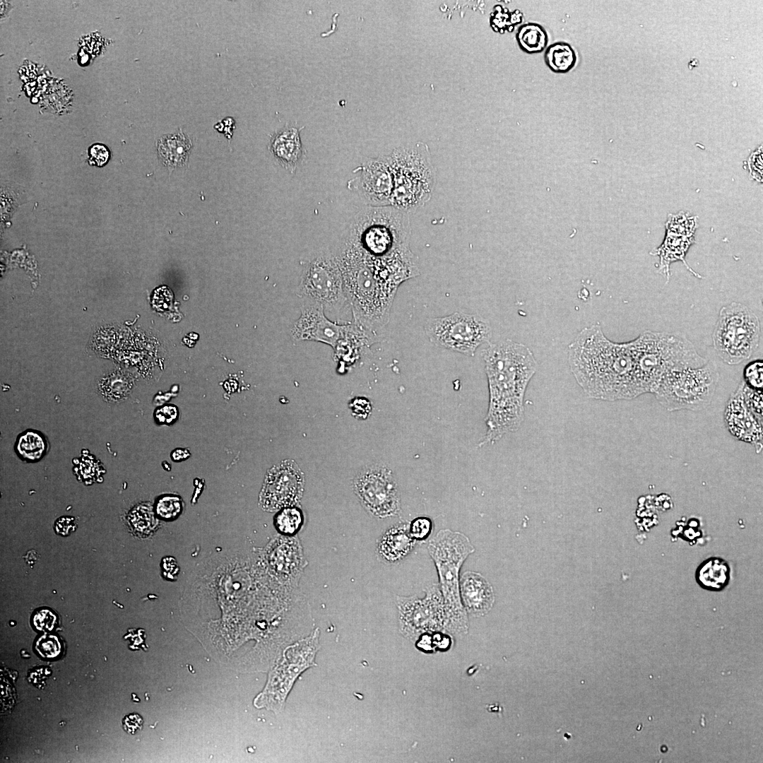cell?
Segmentation results:
<instances>
[{"label":"cell","instance_id":"cell-6","mask_svg":"<svg viewBox=\"0 0 763 763\" xmlns=\"http://www.w3.org/2000/svg\"><path fill=\"white\" fill-rule=\"evenodd\" d=\"M644 393H653L668 372L699 367L708 360L681 334L645 331L633 340Z\"/></svg>","mask_w":763,"mask_h":763},{"label":"cell","instance_id":"cell-9","mask_svg":"<svg viewBox=\"0 0 763 763\" xmlns=\"http://www.w3.org/2000/svg\"><path fill=\"white\" fill-rule=\"evenodd\" d=\"M760 323L746 305L733 302L721 307L712 334L718 356L728 365L750 359L759 345Z\"/></svg>","mask_w":763,"mask_h":763},{"label":"cell","instance_id":"cell-31","mask_svg":"<svg viewBox=\"0 0 763 763\" xmlns=\"http://www.w3.org/2000/svg\"><path fill=\"white\" fill-rule=\"evenodd\" d=\"M763 362L757 360L748 363L743 370V382L749 388L762 391L763 386Z\"/></svg>","mask_w":763,"mask_h":763},{"label":"cell","instance_id":"cell-16","mask_svg":"<svg viewBox=\"0 0 763 763\" xmlns=\"http://www.w3.org/2000/svg\"><path fill=\"white\" fill-rule=\"evenodd\" d=\"M348 327L329 320L323 305L304 300L300 317L293 324L291 335L297 341H314L336 348Z\"/></svg>","mask_w":763,"mask_h":763},{"label":"cell","instance_id":"cell-29","mask_svg":"<svg viewBox=\"0 0 763 763\" xmlns=\"http://www.w3.org/2000/svg\"><path fill=\"white\" fill-rule=\"evenodd\" d=\"M182 509V500L179 497L166 495L160 498L155 506L156 514L163 519H172L177 517Z\"/></svg>","mask_w":763,"mask_h":763},{"label":"cell","instance_id":"cell-5","mask_svg":"<svg viewBox=\"0 0 763 763\" xmlns=\"http://www.w3.org/2000/svg\"><path fill=\"white\" fill-rule=\"evenodd\" d=\"M388 157L394 181L390 206L408 213L425 206L436 186V171L427 145L412 143L394 149Z\"/></svg>","mask_w":763,"mask_h":763},{"label":"cell","instance_id":"cell-32","mask_svg":"<svg viewBox=\"0 0 763 763\" xmlns=\"http://www.w3.org/2000/svg\"><path fill=\"white\" fill-rule=\"evenodd\" d=\"M742 393L744 402L749 410L756 419L762 424V391L754 390L747 386L742 381Z\"/></svg>","mask_w":763,"mask_h":763},{"label":"cell","instance_id":"cell-27","mask_svg":"<svg viewBox=\"0 0 763 763\" xmlns=\"http://www.w3.org/2000/svg\"><path fill=\"white\" fill-rule=\"evenodd\" d=\"M128 521L132 531L140 537L150 536L158 524L153 507L148 504H138L132 509Z\"/></svg>","mask_w":763,"mask_h":763},{"label":"cell","instance_id":"cell-12","mask_svg":"<svg viewBox=\"0 0 763 763\" xmlns=\"http://www.w3.org/2000/svg\"><path fill=\"white\" fill-rule=\"evenodd\" d=\"M424 591L422 598L396 596L399 631L412 641L425 634L444 632L445 610L439 584L429 585Z\"/></svg>","mask_w":763,"mask_h":763},{"label":"cell","instance_id":"cell-35","mask_svg":"<svg viewBox=\"0 0 763 763\" xmlns=\"http://www.w3.org/2000/svg\"><path fill=\"white\" fill-rule=\"evenodd\" d=\"M98 465L99 464H98L97 462H95L94 456L93 457V456H91V457L88 456V466H89L88 468H92L93 467H95V466H98ZM74 466H75L74 470L76 471V474L77 475L78 477H79L82 480V481L88 483V482H90H90H94L95 480H97V478L99 476L98 474L100 473V471L90 470V469L88 470V468H87V466H88L87 457H86V459H81V461L79 463H78L77 464L74 463Z\"/></svg>","mask_w":763,"mask_h":763},{"label":"cell","instance_id":"cell-33","mask_svg":"<svg viewBox=\"0 0 763 763\" xmlns=\"http://www.w3.org/2000/svg\"><path fill=\"white\" fill-rule=\"evenodd\" d=\"M432 528L433 524L429 517L419 516L410 522L408 531L415 541L423 540L430 535Z\"/></svg>","mask_w":763,"mask_h":763},{"label":"cell","instance_id":"cell-30","mask_svg":"<svg viewBox=\"0 0 763 763\" xmlns=\"http://www.w3.org/2000/svg\"><path fill=\"white\" fill-rule=\"evenodd\" d=\"M35 649L43 658H54L59 656L61 651V645L57 636L45 634L37 640Z\"/></svg>","mask_w":763,"mask_h":763},{"label":"cell","instance_id":"cell-43","mask_svg":"<svg viewBox=\"0 0 763 763\" xmlns=\"http://www.w3.org/2000/svg\"><path fill=\"white\" fill-rule=\"evenodd\" d=\"M698 64H699V61L696 59H694L691 60L689 62V65H688L689 69H694V67L698 66Z\"/></svg>","mask_w":763,"mask_h":763},{"label":"cell","instance_id":"cell-40","mask_svg":"<svg viewBox=\"0 0 763 763\" xmlns=\"http://www.w3.org/2000/svg\"><path fill=\"white\" fill-rule=\"evenodd\" d=\"M143 718L138 714H129L124 716L122 720L124 730L131 735H134L140 731L143 727Z\"/></svg>","mask_w":763,"mask_h":763},{"label":"cell","instance_id":"cell-37","mask_svg":"<svg viewBox=\"0 0 763 763\" xmlns=\"http://www.w3.org/2000/svg\"><path fill=\"white\" fill-rule=\"evenodd\" d=\"M54 528L58 535L66 536L76 531L77 524L74 517L63 516L56 520Z\"/></svg>","mask_w":763,"mask_h":763},{"label":"cell","instance_id":"cell-10","mask_svg":"<svg viewBox=\"0 0 763 763\" xmlns=\"http://www.w3.org/2000/svg\"><path fill=\"white\" fill-rule=\"evenodd\" d=\"M424 331L436 346L468 356L473 355L477 348L489 343L492 337V327L487 319L478 314L459 312L427 319Z\"/></svg>","mask_w":763,"mask_h":763},{"label":"cell","instance_id":"cell-1","mask_svg":"<svg viewBox=\"0 0 763 763\" xmlns=\"http://www.w3.org/2000/svg\"><path fill=\"white\" fill-rule=\"evenodd\" d=\"M568 362L578 384L590 398L614 401L643 394L632 341H610L599 325L583 329L568 347Z\"/></svg>","mask_w":763,"mask_h":763},{"label":"cell","instance_id":"cell-28","mask_svg":"<svg viewBox=\"0 0 763 763\" xmlns=\"http://www.w3.org/2000/svg\"><path fill=\"white\" fill-rule=\"evenodd\" d=\"M302 524V513L295 506L280 509L275 519V524L278 531L288 536L297 533Z\"/></svg>","mask_w":763,"mask_h":763},{"label":"cell","instance_id":"cell-26","mask_svg":"<svg viewBox=\"0 0 763 763\" xmlns=\"http://www.w3.org/2000/svg\"><path fill=\"white\" fill-rule=\"evenodd\" d=\"M516 37L520 49L529 54L541 53L548 47V33L545 29L537 23L521 25L518 29Z\"/></svg>","mask_w":763,"mask_h":763},{"label":"cell","instance_id":"cell-34","mask_svg":"<svg viewBox=\"0 0 763 763\" xmlns=\"http://www.w3.org/2000/svg\"><path fill=\"white\" fill-rule=\"evenodd\" d=\"M57 621V616L48 609L37 611L32 617V623L36 629L45 632L52 631Z\"/></svg>","mask_w":763,"mask_h":763},{"label":"cell","instance_id":"cell-41","mask_svg":"<svg viewBox=\"0 0 763 763\" xmlns=\"http://www.w3.org/2000/svg\"><path fill=\"white\" fill-rule=\"evenodd\" d=\"M164 574L167 579H172L178 574V567L174 558L168 557L162 560Z\"/></svg>","mask_w":763,"mask_h":763},{"label":"cell","instance_id":"cell-8","mask_svg":"<svg viewBox=\"0 0 763 763\" xmlns=\"http://www.w3.org/2000/svg\"><path fill=\"white\" fill-rule=\"evenodd\" d=\"M718 377L714 363L707 361L702 367L668 372L661 378L653 394L669 411H699L711 403Z\"/></svg>","mask_w":763,"mask_h":763},{"label":"cell","instance_id":"cell-11","mask_svg":"<svg viewBox=\"0 0 763 763\" xmlns=\"http://www.w3.org/2000/svg\"><path fill=\"white\" fill-rule=\"evenodd\" d=\"M296 294L323 305L324 309L339 310L347 297L336 257L328 251H320L305 261Z\"/></svg>","mask_w":763,"mask_h":763},{"label":"cell","instance_id":"cell-17","mask_svg":"<svg viewBox=\"0 0 763 763\" xmlns=\"http://www.w3.org/2000/svg\"><path fill=\"white\" fill-rule=\"evenodd\" d=\"M695 225L694 218H686L681 213L668 220L667 233L663 243L653 254L660 257L658 269L666 276L667 281L670 278V265L676 261H682L688 270L698 277L685 260L689 247L694 242Z\"/></svg>","mask_w":763,"mask_h":763},{"label":"cell","instance_id":"cell-19","mask_svg":"<svg viewBox=\"0 0 763 763\" xmlns=\"http://www.w3.org/2000/svg\"><path fill=\"white\" fill-rule=\"evenodd\" d=\"M462 604L470 615L475 617L486 615L495 603L493 588L480 573L465 572L459 580Z\"/></svg>","mask_w":763,"mask_h":763},{"label":"cell","instance_id":"cell-25","mask_svg":"<svg viewBox=\"0 0 763 763\" xmlns=\"http://www.w3.org/2000/svg\"><path fill=\"white\" fill-rule=\"evenodd\" d=\"M577 60L576 52L572 45L564 42H557L547 47L544 52V61L548 69L556 73H566L575 66Z\"/></svg>","mask_w":763,"mask_h":763},{"label":"cell","instance_id":"cell-21","mask_svg":"<svg viewBox=\"0 0 763 763\" xmlns=\"http://www.w3.org/2000/svg\"><path fill=\"white\" fill-rule=\"evenodd\" d=\"M415 540L406 525L389 528L380 538L377 551L384 560L396 562L406 557L414 548Z\"/></svg>","mask_w":763,"mask_h":763},{"label":"cell","instance_id":"cell-39","mask_svg":"<svg viewBox=\"0 0 763 763\" xmlns=\"http://www.w3.org/2000/svg\"><path fill=\"white\" fill-rule=\"evenodd\" d=\"M178 415L177 408L174 406H165L155 411V418L158 422L170 424L174 422Z\"/></svg>","mask_w":763,"mask_h":763},{"label":"cell","instance_id":"cell-14","mask_svg":"<svg viewBox=\"0 0 763 763\" xmlns=\"http://www.w3.org/2000/svg\"><path fill=\"white\" fill-rule=\"evenodd\" d=\"M304 486V473L297 464L293 460H284L268 471L259 494V505L271 512L295 506L302 497Z\"/></svg>","mask_w":763,"mask_h":763},{"label":"cell","instance_id":"cell-18","mask_svg":"<svg viewBox=\"0 0 763 763\" xmlns=\"http://www.w3.org/2000/svg\"><path fill=\"white\" fill-rule=\"evenodd\" d=\"M742 382L731 395L724 411L726 427L735 439L751 444L759 453L762 449V424L747 408L742 393Z\"/></svg>","mask_w":763,"mask_h":763},{"label":"cell","instance_id":"cell-22","mask_svg":"<svg viewBox=\"0 0 763 763\" xmlns=\"http://www.w3.org/2000/svg\"><path fill=\"white\" fill-rule=\"evenodd\" d=\"M192 147L191 140L181 131L164 135L157 142L158 156L168 168L183 167Z\"/></svg>","mask_w":763,"mask_h":763},{"label":"cell","instance_id":"cell-24","mask_svg":"<svg viewBox=\"0 0 763 763\" xmlns=\"http://www.w3.org/2000/svg\"><path fill=\"white\" fill-rule=\"evenodd\" d=\"M14 449L21 460L27 463H35L47 454L48 442L42 432L27 430L18 435Z\"/></svg>","mask_w":763,"mask_h":763},{"label":"cell","instance_id":"cell-4","mask_svg":"<svg viewBox=\"0 0 763 763\" xmlns=\"http://www.w3.org/2000/svg\"><path fill=\"white\" fill-rule=\"evenodd\" d=\"M427 549L439 576L445 610L444 632L463 635L468 631V614L459 591V572L466 558L475 551L463 533L442 529L429 541Z\"/></svg>","mask_w":763,"mask_h":763},{"label":"cell","instance_id":"cell-13","mask_svg":"<svg viewBox=\"0 0 763 763\" xmlns=\"http://www.w3.org/2000/svg\"><path fill=\"white\" fill-rule=\"evenodd\" d=\"M353 488L362 506L374 516L384 519L400 514L398 485L386 466L374 465L362 469L354 479Z\"/></svg>","mask_w":763,"mask_h":763},{"label":"cell","instance_id":"cell-15","mask_svg":"<svg viewBox=\"0 0 763 763\" xmlns=\"http://www.w3.org/2000/svg\"><path fill=\"white\" fill-rule=\"evenodd\" d=\"M357 170L353 185L361 199L373 207L390 206L394 181L388 155L367 159Z\"/></svg>","mask_w":763,"mask_h":763},{"label":"cell","instance_id":"cell-36","mask_svg":"<svg viewBox=\"0 0 763 763\" xmlns=\"http://www.w3.org/2000/svg\"><path fill=\"white\" fill-rule=\"evenodd\" d=\"M88 155V162L90 165L101 167L109 161L110 152L105 145L95 143L89 148Z\"/></svg>","mask_w":763,"mask_h":763},{"label":"cell","instance_id":"cell-20","mask_svg":"<svg viewBox=\"0 0 763 763\" xmlns=\"http://www.w3.org/2000/svg\"><path fill=\"white\" fill-rule=\"evenodd\" d=\"M270 150L284 168L294 173L304 156L299 129L286 126L276 133L271 139Z\"/></svg>","mask_w":763,"mask_h":763},{"label":"cell","instance_id":"cell-7","mask_svg":"<svg viewBox=\"0 0 763 763\" xmlns=\"http://www.w3.org/2000/svg\"><path fill=\"white\" fill-rule=\"evenodd\" d=\"M320 631L311 634L287 646L270 670L264 690L255 697L254 705L275 714L281 712L286 699L299 677L317 663L315 658L320 649Z\"/></svg>","mask_w":763,"mask_h":763},{"label":"cell","instance_id":"cell-23","mask_svg":"<svg viewBox=\"0 0 763 763\" xmlns=\"http://www.w3.org/2000/svg\"><path fill=\"white\" fill-rule=\"evenodd\" d=\"M730 569L722 559L711 557L703 562L697 568L696 579L705 589L720 591L728 583Z\"/></svg>","mask_w":763,"mask_h":763},{"label":"cell","instance_id":"cell-42","mask_svg":"<svg viewBox=\"0 0 763 763\" xmlns=\"http://www.w3.org/2000/svg\"><path fill=\"white\" fill-rule=\"evenodd\" d=\"M25 561L29 564H33L38 559L37 553L32 550L27 552L25 557Z\"/></svg>","mask_w":763,"mask_h":763},{"label":"cell","instance_id":"cell-38","mask_svg":"<svg viewBox=\"0 0 763 763\" xmlns=\"http://www.w3.org/2000/svg\"><path fill=\"white\" fill-rule=\"evenodd\" d=\"M353 414L360 419H366L371 413L372 406L365 398H356L350 403Z\"/></svg>","mask_w":763,"mask_h":763},{"label":"cell","instance_id":"cell-3","mask_svg":"<svg viewBox=\"0 0 763 763\" xmlns=\"http://www.w3.org/2000/svg\"><path fill=\"white\" fill-rule=\"evenodd\" d=\"M489 389L487 431L479 445L517 431L524 420V400L538 369L533 352L509 339L490 343L482 352Z\"/></svg>","mask_w":763,"mask_h":763},{"label":"cell","instance_id":"cell-2","mask_svg":"<svg viewBox=\"0 0 763 763\" xmlns=\"http://www.w3.org/2000/svg\"><path fill=\"white\" fill-rule=\"evenodd\" d=\"M336 257L355 319L366 331L388 322L398 287L419 275L416 264L406 256H375L351 242Z\"/></svg>","mask_w":763,"mask_h":763}]
</instances>
